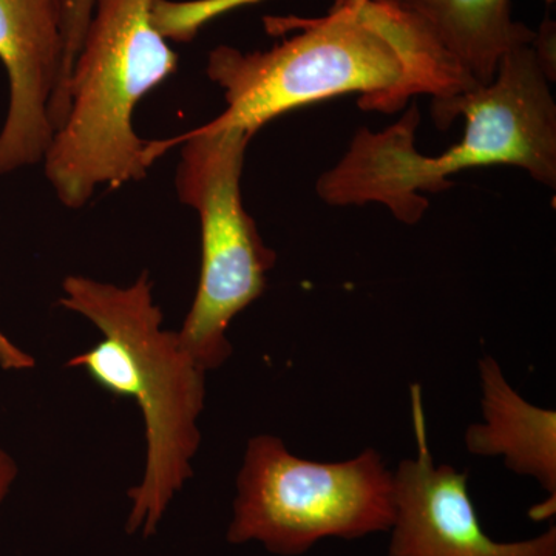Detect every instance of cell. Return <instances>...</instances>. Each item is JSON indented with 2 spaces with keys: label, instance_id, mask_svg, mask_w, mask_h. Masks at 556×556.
I'll list each match as a JSON object with an SVG mask.
<instances>
[{
  "label": "cell",
  "instance_id": "8992f818",
  "mask_svg": "<svg viewBox=\"0 0 556 556\" xmlns=\"http://www.w3.org/2000/svg\"><path fill=\"white\" fill-rule=\"evenodd\" d=\"M236 486L229 543L255 541L280 556L306 554L324 538L387 532L394 521V475L375 448L316 463L274 434H257L248 441Z\"/></svg>",
  "mask_w": 556,
  "mask_h": 556
},
{
  "label": "cell",
  "instance_id": "5b68a950",
  "mask_svg": "<svg viewBox=\"0 0 556 556\" xmlns=\"http://www.w3.org/2000/svg\"><path fill=\"white\" fill-rule=\"evenodd\" d=\"M251 137L240 127H199L175 139L181 146L178 199L199 214L201 266L195 298L179 343L204 371L222 368L232 356L228 338L233 318L268 288L277 263L241 197L244 153Z\"/></svg>",
  "mask_w": 556,
  "mask_h": 556
},
{
  "label": "cell",
  "instance_id": "8fae6325",
  "mask_svg": "<svg viewBox=\"0 0 556 556\" xmlns=\"http://www.w3.org/2000/svg\"><path fill=\"white\" fill-rule=\"evenodd\" d=\"M61 2L64 62H62L60 83L51 100L50 115L54 123H61L65 116V91L89 28L94 0H61Z\"/></svg>",
  "mask_w": 556,
  "mask_h": 556
},
{
  "label": "cell",
  "instance_id": "ba28073f",
  "mask_svg": "<svg viewBox=\"0 0 556 556\" xmlns=\"http://www.w3.org/2000/svg\"><path fill=\"white\" fill-rule=\"evenodd\" d=\"M0 62L10 84L0 175L42 163L53 138L51 100L64 62L61 0H0Z\"/></svg>",
  "mask_w": 556,
  "mask_h": 556
},
{
  "label": "cell",
  "instance_id": "30bf717a",
  "mask_svg": "<svg viewBox=\"0 0 556 556\" xmlns=\"http://www.w3.org/2000/svg\"><path fill=\"white\" fill-rule=\"evenodd\" d=\"M431 31L477 86L495 79L504 54L536 38L511 20L510 0H393Z\"/></svg>",
  "mask_w": 556,
  "mask_h": 556
},
{
  "label": "cell",
  "instance_id": "277c9868",
  "mask_svg": "<svg viewBox=\"0 0 556 556\" xmlns=\"http://www.w3.org/2000/svg\"><path fill=\"white\" fill-rule=\"evenodd\" d=\"M153 2L94 0L65 91V118L42 161L62 206L78 211L101 186L141 181L169 149L134 129L139 102L178 68V54L153 22Z\"/></svg>",
  "mask_w": 556,
  "mask_h": 556
},
{
  "label": "cell",
  "instance_id": "52a82bcc",
  "mask_svg": "<svg viewBox=\"0 0 556 556\" xmlns=\"http://www.w3.org/2000/svg\"><path fill=\"white\" fill-rule=\"evenodd\" d=\"M419 386H412L417 452L394 471L388 556H556V527L517 543L486 535L468 493V471L434 463Z\"/></svg>",
  "mask_w": 556,
  "mask_h": 556
},
{
  "label": "cell",
  "instance_id": "7c38bea8",
  "mask_svg": "<svg viewBox=\"0 0 556 556\" xmlns=\"http://www.w3.org/2000/svg\"><path fill=\"white\" fill-rule=\"evenodd\" d=\"M35 357L14 345L0 329V368L3 371H27L35 368Z\"/></svg>",
  "mask_w": 556,
  "mask_h": 556
},
{
  "label": "cell",
  "instance_id": "6da1fadb",
  "mask_svg": "<svg viewBox=\"0 0 556 556\" xmlns=\"http://www.w3.org/2000/svg\"><path fill=\"white\" fill-rule=\"evenodd\" d=\"M265 27L295 35L266 51L219 46L208 53V79L226 101L208 126L240 127L254 138L277 116L340 94L357 93L367 112L396 113L417 94L447 98L477 87L393 0H356L316 20L265 17Z\"/></svg>",
  "mask_w": 556,
  "mask_h": 556
},
{
  "label": "cell",
  "instance_id": "7a4b0ae2",
  "mask_svg": "<svg viewBox=\"0 0 556 556\" xmlns=\"http://www.w3.org/2000/svg\"><path fill=\"white\" fill-rule=\"evenodd\" d=\"M546 68L533 43L504 54L495 79L447 98H433L439 129L464 116L460 142L438 156L416 149V104L383 131L361 129L332 169L317 179V193L331 206L380 203L401 223L416 225L428 208L420 193L452 188L450 175L471 167L515 166L541 185H556V105Z\"/></svg>",
  "mask_w": 556,
  "mask_h": 556
},
{
  "label": "cell",
  "instance_id": "9c48e42d",
  "mask_svg": "<svg viewBox=\"0 0 556 556\" xmlns=\"http://www.w3.org/2000/svg\"><path fill=\"white\" fill-rule=\"evenodd\" d=\"M482 422L467 428L464 442L475 456L503 457L508 470L535 479L556 497V413L527 402L508 383L492 356L479 361Z\"/></svg>",
  "mask_w": 556,
  "mask_h": 556
},
{
  "label": "cell",
  "instance_id": "5bb4252c",
  "mask_svg": "<svg viewBox=\"0 0 556 556\" xmlns=\"http://www.w3.org/2000/svg\"><path fill=\"white\" fill-rule=\"evenodd\" d=\"M240 5H251V3L260 2V0H240ZM356 2V0H334V3H332V9H336V7H342L346 5V3Z\"/></svg>",
  "mask_w": 556,
  "mask_h": 556
},
{
  "label": "cell",
  "instance_id": "3957f363",
  "mask_svg": "<svg viewBox=\"0 0 556 556\" xmlns=\"http://www.w3.org/2000/svg\"><path fill=\"white\" fill-rule=\"evenodd\" d=\"M62 308L79 314L101 332L89 350L68 358L102 390L137 402L146 431L141 481L129 490L126 530L152 536L174 497L193 477L201 445L199 420L206 404V375L166 329L148 270L127 287L68 276Z\"/></svg>",
  "mask_w": 556,
  "mask_h": 556
},
{
  "label": "cell",
  "instance_id": "4fadbf2b",
  "mask_svg": "<svg viewBox=\"0 0 556 556\" xmlns=\"http://www.w3.org/2000/svg\"><path fill=\"white\" fill-rule=\"evenodd\" d=\"M17 475H20V467H17L16 459L7 450L0 447V507L9 496L10 490L13 489Z\"/></svg>",
  "mask_w": 556,
  "mask_h": 556
}]
</instances>
